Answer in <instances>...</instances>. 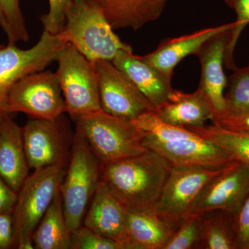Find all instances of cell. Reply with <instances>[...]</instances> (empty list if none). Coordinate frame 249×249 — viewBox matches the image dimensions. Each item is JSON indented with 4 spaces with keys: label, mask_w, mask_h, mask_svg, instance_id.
Returning <instances> with one entry per match:
<instances>
[{
    "label": "cell",
    "mask_w": 249,
    "mask_h": 249,
    "mask_svg": "<svg viewBox=\"0 0 249 249\" xmlns=\"http://www.w3.org/2000/svg\"><path fill=\"white\" fill-rule=\"evenodd\" d=\"M249 195V166L233 160L205 186L191 214L222 210L235 214Z\"/></svg>",
    "instance_id": "obj_12"
},
{
    "label": "cell",
    "mask_w": 249,
    "mask_h": 249,
    "mask_svg": "<svg viewBox=\"0 0 249 249\" xmlns=\"http://www.w3.org/2000/svg\"><path fill=\"white\" fill-rule=\"evenodd\" d=\"M92 0H73L67 7L63 28L57 35L73 45L89 61H112L121 50L132 51L116 35Z\"/></svg>",
    "instance_id": "obj_2"
},
{
    "label": "cell",
    "mask_w": 249,
    "mask_h": 249,
    "mask_svg": "<svg viewBox=\"0 0 249 249\" xmlns=\"http://www.w3.org/2000/svg\"></svg>",
    "instance_id": "obj_35"
},
{
    "label": "cell",
    "mask_w": 249,
    "mask_h": 249,
    "mask_svg": "<svg viewBox=\"0 0 249 249\" xmlns=\"http://www.w3.org/2000/svg\"><path fill=\"white\" fill-rule=\"evenodd\" d=\"M76 130L85 139L101 164L142 154L145 133L132 121L110 115L102 109L75 119Z\"/></svg>",
    "instance_id": "obj_3"
},
{
    "label": "cell",
    "mask_w": 249,
    "mask_h": 249,
    "mask_svg": "<svg viewBox=\"0 0 249 249\" xmlns=\"http://www.w3.org/2000/svg\"><path fill=\"white\" fill-rule=\"evenodd\" d=\"M231 9L235 11L237 19L235 27L232 30L231 38L226 52L224 64L227 68L235 71L238 67L236 66L233 59L234 50L242 31L249 24V0H223Z\"/></svg>",
    "instance_id": "obj_28"
},
{
    "label": "cell",
    "mask_w": 249,
    "mask_h": 249,
    "mask_svg": "<svg viewBox=\"0 0 249 249\" xmlns=\"http://www.w3.org/2000/svg\"><path fill=\"white\" fill-rule=\"evenodd\" d=\"M238 249H249V195L235 214Z\"/></svg>",
    "instance_id": "obj_31"
},
{
    "label": "cell",
    "mask_w": 249,
    "mask_h": 249,
    "mask_svg": "<svg viewBox=\"0 0 249 249\" xmlns=\"http://www.w3.org/2000/svg\"><path fill=\"white\" fill-rule=\"evenodd\" d=\"M201 245V225L199 214H190L178 224L163 249H196Z\"/></svg>",
    "instance_id": "obj_27"
},
{
    "label": "cell",
    "mask_w": 249,
    "mask_h": 249,
    "mask_svg": "<svg viewBox=\"0 0 249 249\" xmlns=\"http://www.w3.org/2000/svg\"><path fill=\"white\" fill-rule=\"evenodd\" d=\"M22 127L18 125L11 114L0 116V176L18 193L29 176Z\"/></svg>",
    "instance_id": "obj_17"
},
{
    "label": "cell",
    "mask_w": 249,
    "mask_h": 249,
    "mask_svg": "<svg viewBox=\"0 0 249 249\" xmlns=\"http://www.w3.org/2000/svg\"><path fill=\"white\" fill-rule=\"evenodd\" d=\"M14 243L13 213L0 214V249H14Z\"/></svg>",
    "instance_id": "obj_33"
},
{
    "label": "cell",
    "mask_w": 249,
    "mask_h": 249,
    "mask_svg": "<svg viewBox=\"0 0 249 249\" xmlns=\"http://www.w3.org/2000/svg\"><path fill=\"white\" fill-rule=\"evenodd\" d=\"M66 44L57 34L44 31L40 40L31 49H21L11 44L0 45V116L8 114V97L14 85L56 61Z\"/></svg>",
    "instance_id": "obj_7"
},
{
    "label": "cell",
    "mask_w": 249,
    "mask_h": 249,
    "mask_svg": "<svg viewBox=\"0 0 249 249\" xmlns=\"http://www.w3.org/2000/svg\"><path fill=\"white\" fill-rule=\"evenodd\" d=\"M234 27L235 22L229 29L211 37L203 44L196 54L201 67V80L198 89L202 91L211 104L214 115L222 114L225 109L224 91L228 79L223 65Z\"/></svg>",
    "instance_id": "obj_14"
},
{
    "label": "cell",
    "mask_w": 249,
    "mask_h": 249,
    "mask_svg": "<svg viewBox=\"0 0 249 249\" xmlns=\"http://www.w3.org/2000/svg\"><path fill=\"white\" fill-rule=\"evenodd\" d=\"M66 167L53 165L36 170L18 193L14 212V249H33V234L60 190Z\"/></svg>",
    "instance_id": "obj_4"
},
{
    "label": "cell",
    "mask_w": 249,
    "mask_h": 249,
    "mask_svg": "<svg viewBox=\"0 0 249 249\" xmlns=\"http://www.w3.org/2000/svg\"><path fill=\"white\" fill-rule=\"evenodd\" d=\"M199 215L201 249H238L235 214L222 210H212Z\"/></svg>",
    "instance_id": "obj_23"
},
{
    "label": "cell",
    "mask_w": 249,
    "mask_h": 249,
    "mask_svg": "<svg viewBox=\"0 0 249 249\" xmlns=\"http://www.w3.org/2000/svg\"><path fill=\"white\" fill-rule=\"evenodd\" d=\"M155 113L163 122L181 127H201L214 116L211 104L199 89L190 93L174 89L169 101Z\"/></svg>",
    "instance_id": "obj_20"
},
{
    "label": "cell",
    "mask_w": 249,
    "mask_h": 249,
    "mask_svg": "<svg viewBox=\"0 0 249 249\" xmlns=\"http://www.w3.org/2000/svg\"><path fill=\"white\" fill-rule=\"evenodd\" d=\"M113 29L139 30L160 19L170 0H92Z\"/></svg>",
    "instance_id": "obj_18"
},
{
    "label": "cell",
    "mask_w": 249,
    "mask_h": 249,
    "mask_svg": "<svg viewBox=\"0 0 249 249\" xmlns=\"http://www.w3.org/2000/svg\"><path fill=\"white\" fill-rule=\"evenodd\" d=\"M142 144L173 165L222 167L234 160L220 147L193 131L190 135L168 142H160L145 135Z\"/></svg>",
    "instance_id": "obj_13"
},
{
    "label": "cell",
    "mask_w": 249,
    "mask_h": 249,
    "mask_svg": "<svg viewBox=\"0 0 249 249\" xmlns=\"http://www.w3.org/2000/svg\"><path fill=\"white\" fill-rule=\"evenodd\" d=\"M101 164L76 130L66 174L60 186L64 214L70 232L83 225L101 180Z\"/></svg>",
    "instance_id": "obj_5"
},
{
    "label": "cell",
    "mask_w": 249,
    "mask_h": 249,
    "mask_svg": "<svg viewBox=\"0 0 249 249\" xmlns=\"http://www.w3.org/2000/svg\"><path fill=\"white\" fill-rule=\"evenodd\" d=\"M227 165H173L160 200L156 206L155 212L178 225L183 218L191 214L193 204L205 186L211 178L223 171Z\"/></svg>",
    "instance_id": "obj_10"
},
{
    "label": "cell",
    "mask_w": 249,
    "mask_h": 249,
    "mask_svg": "<svg viewBox=\"0 0 249 249\" xmlns=\"http://www.w3.org/2000/svg\"><path fill=\"white\" fill-rule=\"evenodd\" d=\"M93 64L97 73L103 111L129 121L155 111L130 78L112 62L101 60Z\"/></svg>",
    "instance_id": "obj_11"
},
{
    "label": "cell",
    "mask_w": 249,
    "mask_h": 249,
    "mask_svg": "<svg viewBox=\"0 0 249 249\" xmlns=\"http://www.w3.org/2000/svg\"><path fill=\"white\" fill-rule=\"evenodd\" d=\"M203 139L213 142L231 157L249 166V132L232 130L216 124L186 127Z\"/></svg>",
    "instance_id": "obj_24"
},
{
    "label": "cell",
    "mask_w": 249,
    "mask_h": 249,
    "mask_svg": "<svg viewBox=\"0 0 249 249\" xmlns=\"http://www.w3.org/2000/svg\"><path fill=\"white\" fill-rule=\"evenodd\" d=\"M56 61L55 72L66 106L73 119L101 110L97 73L89 61L70 43L62 47Z\"/></svg>",
    "instance_id": "obj_6"
},
{
    "label": "cell",
    "mask_w": 249,
    "mask_h": 249,
    "mask_svg": "<svg viewBox=\"0 0 249 249\" xmlns=\"http://www.w3.org/2000/svg\"><path fill=\"white\" fill-rule=\"evenodd\" d=\"M18 200V193L0 176V214L13 213Z\"/></svg>",
    "instance_id": "obj_34"
},
{
    "label": "cell",
    "mask_w": 249,
    "mask_h": 249,
    "mask_svg": "<svg viewBox=\"0 0 249 249\" xmlns=\"http://www.w3.org/2000/svg\"><path fill=\"white\" fill-rule=\"evenodd\" d=\"M111 62L130 78L155 110L169 101L174 90L173 77L167 76L142 57L134 55L132 51H120Z\"/></svg>",
    "instance_id": "obj_16"
},
{
    "label": "cell",
    "mask_w": 249,
    "mask_h": 249,
    "mask_svg": "<svg viewBox=\"0 0 249 249\" xmlns=\"http://www.w3.org/2000/svg\"><path fill=\"white\" fill-rule=\"evenodd\" d=\"M232 24L233 22L201 29L175 38L166 39L162 41L153 52L141 57L167 76L173 77L175 67L183 59L190 55H196L206 41L218 33L229 29Z\"/></svg>",
    "instance_id": "obj_19"
},
{
    "label": "cell",
    "mask_w": 249,
    "mask_h": 249,
    "mask_svg": "<svg viewBox=\"0 0 249 249\" xmlns=\"http://www.w3.org/2000/svg\"><path fill=\"white\" fill-rule=\"evenodd\" d=\"M211 121L219 127L249 132V111L241 114L214 115Z\"/></svg>",
    "instance_id": "obj_32"
},
{
    "label": "cell",
    "mask_w": 249,
    "mask_h": 249,
    "mask_svg": "<svg viewBox=\"0 0 249 249\" xmlns=\"http://www.w3.org/2000/svg\"><path fill=\"white\" fill-rule=\"evenodd\" d=\"M233 71L228 79L229 90L224 96L225 109L220 114L249 111V67L237 68Z\"/></svg>",
    "instance_id": "obj_25"
},
{
    "label": "cell",
    "mask_w": 249,
    "mask_h": 249,
    "mask_svg": "<svg viewBox=\"0 0 249 249\" xmlns=\"http://www.w3.org/2000/svg\"><path fill=\"white\" fill-rule=\"evenodd\" d=\"M83 224L114 241L121 249H130L127 234V209L101 180Z\"/></svg>",
    "instance_id": "obj_15"
},
{
    "label": "cell",
    "mask_w": 249,
    "mask_h": 249,
    "mask_svg": "<svg viewBox=\"0 0 249 249\" xmlns=\"http://www.w3.org/2000/svg\"><path fill=\"white\" fill-rule=\"evenodd\" d=\"M22 134L30 169L53 165L67 168L74 134L64 114L55 120L31 118L22 127Z\"/></svg>",
    "instance_id": "obj_8"
},
{
    "label": "cell",
    "mask_w": 249,
    "mask_h": 249,
    "mask_svg": "<svg viewBox=\"0 0 249 249\" xmlns=\"http://www.w3.org/2000/svg\"><path fill=\"white\" fill-rule=\"evenodd\" d=\"M36 249H70L71 232L67 227L60 190L33 234Z\"/></svg>",
    "instance_id": "obj_22"
},
{
    "label": "cell",
    "mask_w": 249,
    "mask_h": 249,
    "mask_svg": "<svg viewBox=\"0 0 249 249\" xmlns=\"http://www.w3.org/2000/svg\"><path fill=\"white\" fill-rule=\"evenodd\" d=\"M178 225L155 211L127 210V234L130 249H163Z\"/></svg>",
    "instance_id": "obj_21"
},
{
    "label": "cell",
    "mask_w": 249,
    "mask_h": 249,
    "mask_svg": "<svg viewBox=\"0 0 249 249\" xmlns=\"http://www.w3.org/2000/svg\"><path fill=\"white\" fill-rule=\"evenodd\" d=\"M173 165L153 150L101 164V180L129 211H155Z\"/></svg>",
    "instance_id": "obj_1"
},
{
    "label": "cell",
    "mask_w": 249,
    "mask_h": 249,
    "mask_svg": "<svg viewBox=\"0 0 249 249\" xmlns=\"http://www.w3.org/2000/svg\"><path fill=\"white\" fill-rule=\"evenodd\" d=\"M0 27L7 37L8 44L29 41L20 0H0Z\"/></svg>",
    "instance_id": "obj_26"
},
{
    "label": "cell",
    "mask_w": 249,
    "mask_h": 249,
    "mask_svg": "<svg viewBox=\"0 0 249 249\" xmlns=\"http://www.w3.org/2000/svg\"><path fill=\"white\" fill-rule=\"evenodd\" d=\"M58 77L51 71H37L24 77L11 89L8 114L21 112L33 119L55 120L66 113Z\"/></svg>",
    "instance_id": "obj_9"
},
{
    "label": "cell",
    "mask_w": 249,
    "mask_h": 249,
    "mask_svg": "<svg viewBox=\"0 0 249 249\" xmlns=\"http://www.w3.org/2000/svg\"><path fill=\"white\" fill-rule=\"evenodd\" d=\"M73 0H48L49 11L40 18L44 31L58 34L63 28L67 7Z\"/></svg>",
    "instance_id": "obj_30"
},
{
    "label": "cell",
    "mask_w": 249,
    "mask_h": 249,
    "mask_svg": "<svg viewBox=\"0 0 249 249\" xmlns=\"http://www.w3.org/2000/svg\"><path fill=\"white\" fill-rule=\"evenodd\" d=\"M70 249H121L114 241L81 225L71 232Z\"/></svg>",
    "instance_id": "obj_29"
}]
</instances>
